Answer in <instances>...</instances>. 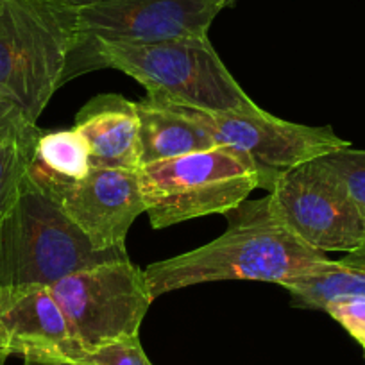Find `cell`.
I'll list each match as a JSON object with an SVG mask.
<instances>
[{"instance_id": "3", "label": "cell", "mask_w": 365, "mask_h": 365, "mask_svg": "<svg viewBox=\"0 0 365 365\" xmlns=\"http://www.w3.org/2000/svg\"><path fill=\"white\" fill-rule=\"evenodd\" d=\"M125 258V247H93L61 208L27 178L16 202L0 219V308L77 270Z\"/></svg>"}, {"instance_id": "19", "label": "cell", "mask_w": 365, "mask_h": 365, "mask_svg": "<svg viewBox=\"0 0 365 365\" xmlns=\"http://www.w3.org/2000/svg\"><path fill=\"white\" fill-rule=\"evenodd\" d=\"M361 347H365V297L336 301L324 308Z\"/></svg>"}, {"instance_id": "12", "label": "cell", "mask_w": 365, "mask_h": 365, "mask_svg": "<svg viewBox=\"0 0 365 365\" xmlns=\"http://www.w3.org/2000/svg\"><path fill=\"white\" fill-rule=\"evenodd\" d=\"M77 133L86 140L91 168L138 170L140 120L136 103L117 93L88 101L76 117Z\"/></svg>"}, {"instance_id": "23", "label": "cell", "mask_w": 365, "mask_h": 365, "mask_svg": "<svg viewBox=\"0 0 365 365\" xmlns=\"http://www.w3.org/2000/svg\"><path fill=\"white\" fill-rule=\"evenodd\" d=\"M24 365H76L70 360H24Z\"/></svg>"}, {"instance_id": "9", "label": "cell", "mask_w": 365, "mask_h": 365, "mask_svg": "<svg viewBox=\"0 0 365 365\" xmlns=\"http://www.w3.org/2000/svg\"><path fill=\"white\" fill-rule=\"evenodd\" d=\"M222 9V0H104L73 11L76 45L205 38Z\"/></svg>"}, {"instance_id": "13", "label": "cell", "mask_w": 365, "mask_h": 365, "mask_svg": "<svg viewBox=\"0 0 365 365\" xmlns=\"http://www.w3.org/2000/svg\"><path fill=\"white\" fill-rule=\"evenodd\" d=\"M136 113L142 167L217 147L206 129L165 101L147 97L136 103Z\"/></svg>"}, {"instance_id": "10", "label": "cell", "mask_w": 365, "mask_h": 365, "mask_svg": "<svg viewBox=\"0 0 365 365\" xmlns=\"http://www.w3.org/2000/svg\"><path fill=\"white\" fill-rule=\"evenodd\" d=\"M101 251L125 247V237L145 213L138 170L91 168L81 181L47 195Z\"/></svg>"}, {"instance_id": "7", "label": "cell", "mask_w": 365, "mask_h": 365, "mask_svg": "<svg viewBox=\"0 0 365 365\" xmlns=\"http://www.w3.org/2000/svg\"><path fill=\"white\" fill-rule=\"evenodd\" d=\"M278 219L321 252H353L365 244V219L324 156L283 172L269 190Z\"/></svg>"}, {"instance_id": "4", "label": "cell", "mask_w": 365, "mask_h": 365, "mask_svg": "<svg viewBox=\"0 0 365 365\" xmlns=\"http://www.w3.org/2000/svg\"><path fill=\"white\" fill-rule=\"evenodd\" d=\"M73 45V11L41 0H0V97L36 124L65 81Z\"/></svg>"}, {"instance_id": "25", "label": "cell", "mask_w": 365, "mask_h": 365, "mask_svg": "<svg viewBox=\"0 0 365 365\" xmlns=\"http://www.w3.org/2000/svg\"><path fill=\"white\" fill-rule=\"evenodd\" d=\"M237 2H238V0H222L224 8H231V6H235Z\"/></svg>"}, {"instance_id": "24", "label": "cell", "mask_w": 365, "mask_h": 365, "mask_svg": "<svg viewBox=\"0 0 365 365\" xmlns=\"http://www.w3.org/2000/svg\"><path fill=\"white\" fill-rule=\"evenodd\" d=\"M9 358L8 353H4V351H0V365H6V360Z\"/></svg>"}, {"instance_id": "17", "label": "cell", "mask_w": 365, "mask_h": 365, "mask_svg": "<svg viewBox=\"0 0 365 365\" xmlns=\"http://www.w3.org/2000/svg\"><path fill=\"white\" fill-rule=\"evenodd\" d=\"M324 160L339 175L351 201L365 219V150L353 149L349 145L326 154Z\"/></svg>"}, {"instance_id": "22", "label": "cell", "mask_w": 365, "mask_h": 365, "mask_svg": "<svg viewBox=\"0 0 365 365\" xmlns=\"http://www.w3.org/2000/svg\"><path fill=\"white\" fill-rule=\"evenodd\" d=\"M342 262L349 263V265L356 267V269L360 270H365V244L361 245V247H358L356 251L347 252V255L342 258Z\"/></svg>"}, {"instance_id": "26", "label": "cell", "mask_w": 365, "mask_h": 365, "mask_svg": "<svg viewBox=\"0 0 365 365\" xmlns=\"http://www.w3.org/2000/svg\"><path fill=\"white\" fill-rule=\"evenodd\" d=\"M0 351H2V335H0Z\"/></svg>"}, {"instance_id": "16", "label": "cell", "mask_w": 365, "mask_h": 365, "mask_svg": "<svg viewBox=\"0 0 365 365\" xmlns=\"http://www.w3.org/2000/svg\"><path fill=\"white\" fill-rule=\"evenodd\" d=\"M40 131L27 118L0 128V219L15 205L29 178V165Z\"/></svg>"}, {"instance_id": "8", "label": "cell", "mask_w": 365, "mask_h": 365, "mask_svg": "<svg viewBox=\"0 0 365 365\" xmlns=\"http://www.w3.org/2000/svg\"><path fill=\"white\" fill-rule=\"evenodd\" d=\"M172 106L206 129L217 145L242 154L256 168L259 188L265 190L272 188L283 172L351 145L329 125L294 124L262 108L255 113H213L178 104Z\"/></svg>"}, {"instance_id": "14", "label": "cell", "mask_w": 365, "mask_h": 365, "mask_svg": "<svg viewBox=\"0 0 365 365\" xmlns=\"http://www.w3.org/2000/svg\"><path fill=\"white\" fill-rule=\"evenodd\" d=\"M90 172V149L76 129L40 131L29 165V179L38 190L51 195Z\"/></svg>"}, {"instance_id": "1", "label": "cell", "mask_w": 365, "mask_h": 365, "mask_svg": "<svg viewBox=\"0 0 365 365\" xmlns=\"http://www.w3.org/2000/svg\"><path fill=\"white\" fill-rule=\"evenodd\" d=\"M226 217L230 226L215 240L147 267L153 299L213 282L245 279L282 285L328 259L326 252L304 244L278 219L269 195L244 201Z\"/></svg>"}, {"instance_id": "11", "label": "cell", "mask_w": 365, "mask_h": 365, "mask_svg": "<svg viewBox=\"0 0 365 365\" xmlns=\"http://www.w3.org/2000/svg\"><path fill=\"white\" fill-rule=\"evenodd\" d=\"M2 351L22 360H70L84 353L48 287L22 294L0 308Z\"/></svg>"}, {"instance_id": "20", "label": "cell", "mask_w": 365, "mask_h": 365, "mask_svg": "<svg viewBox=\"0 0 365 365\" xmlns=\"http://www.w3.org/2000/svg\"><path fill=\"white\" fill-rule=\"evenodd\" d=\"M22 118H26V115L22 113V110L15 103L4 99V97H0V128L22 120Z\"/></svg>"}, {"instance_id": "2", "label": "cell", "mask_w": 365, "mask_h": 365, "mask_svg": "<svg viewBox=\"0 0 365 365\" xmlns=\"http://www.w3.org/2000/svg\"><path fill=\"white\" fill-rule=\"evenodd\" d=\"M101 66L128 73L145 88L147 97L178 106L213 113L259 110L226 68L208 36L160 43L93 41L76 45L65 81Z\"/></svg>"}, {"instance_id": "5", "label": "cell", "mask_w": 365, "mask_h": 365, "mask_svg": "<svg viewBox=\"0 0 365 365\" xmlns=\"http://www.w3.org/2000/svg\"><path fill=\"white\" fill-rule=\"evenodd\" d=\"M143 206L154 230L206 215H226L259 188L256 168L230 147L156 161L138 168Z\"/></svg>"}, {"instance_id": "21", "label": "cell", "mask_w": 365, "mask_h": 365, "mask_svg": "<svg viewBox=\"0 0 365 365\" xmlns=\"http://www.w3.org/2000/svg\"><path fill=\"white\" fill-rule=\"evenodd\" d=\"M41 2H45V4L48 6H54V8L76 11V9L86 8V6L99 4V2H104V0H41Z\"/></svg>"}, {"instance_id": "18", "label": "cell", "mask_w": 365, "mask_h": 365, "mask_svg": "<svg viewBox=\"0 0 365 365\" xmlns=\"http://www.w3.org/2000/svg\"><path fill=\"white\" fill-rule=\"evenodd\" d=\"M76 365H153L143 351L140 336L115 340L91 351H84Z\"/></svg>"}, {"instance_id": "6", "label": "cell", "mask_w": 365, "mask_h": 365, "mask_svg": "<svg viewBox=\"0 0 365 365\" xmlns=\"http://www.w3.org/2000/svg\"><path fill=\"white\" fill-rule=\"evenodd\" d=\"M48 289L83 351L140 336V326L154 301L145 270L129 258L77 270Z\"/></svg>"}, {"instance_id": "15", "label": "cell", "mask_w": 365, "mask_h": 365, "mask_svg": "<svg viewBox=\"0 0 365 365\" xmlns=\"http://www.w3.org/2000/svg\"><path fill=\"white\" fill-rule=\"evenodd\" d=\"M294 297V303L303 308L322 310L336 301L365 297V270L349 263L326 259L314 269L287 279L282 285Z\"/></svg>"}]
</instances>
